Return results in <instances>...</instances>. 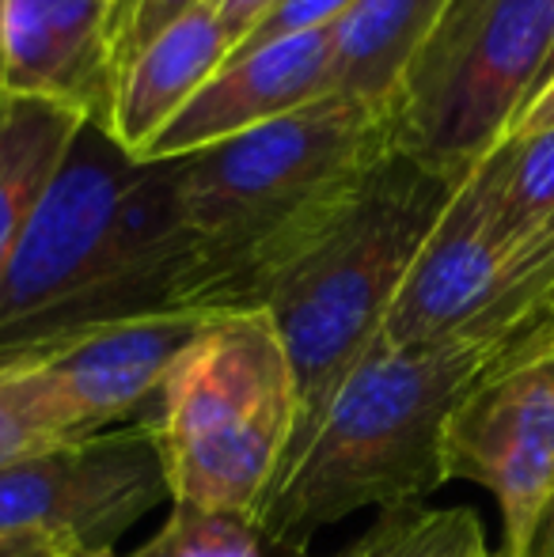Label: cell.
Here are the masks:
<instances>
[{
	"label": "cell",
	"instance_id": "obj_9",
	"mask_svg": "<svg viewBox=\"0 0 554 557\" xmlns=\"http://www.w3.org/2000/svg\"><path fill=\"white\" fill-rule=\"evenodd\" d=\"M213 319L206 311L134 315L58 337L12 360L42 375L73 436H91L152 418L171 368Z\"/></svg>",
	"mask_w": 554,
	"mask_h": 557
},
{
	"label": "cell",
	"instance_id": "obj_22",
	"mask_svg": "<svg viewBox=\"0 0 554 557\" xmlns=\"http://www.w3.org/2000/svg\"><path fill=\"white\" fill-rule=\"evenodd\" d=\"M354 4L357 0H278V4L259 20V27L236 46V53L259 50V46H270V42H278V38L327 30V27H334Z\"/></svg>",
	"mask_w": 554,
	"mask_h": 557
},
{
	"label": "cell",
	"instance_id": "obj_5",
	"mask_svg": "<svg viewBox=\"0 0 554 557\" xmlns=\"http://www.w3.org/2000/svg\"><path fill=\"white\" fill-rule=\"evenodd\" d=\"M171 505L259 516L296 433V387L267 311H224L178 357L156 413Z\"/></svg>",
	"mask_w": 554,
	"mask_h": 557
},
{
	"label": "cell",
	"instance_id": "obj_25",
	"mask_svg": "<svg viewBox=\"0 0 554 557\" xmlns=\"http://www.w3.org/2000/svg\"><path fill=\"white\" fill-rule=\"evenodd\" d=\"M65 554L76 550H69V546L42 535H0V557H65Z\"/></svg>",
	"mask_w": 554,
	"mask_h": 557
},
{
	"label": "cell",
	"instance_id": "obj_26",
	"mask_svg": "<svg viewBox=\"0 0 554 557\" xmlns=\"http://www.w3.org/2000/svg\"><path fill=\"white\" fill-rule=\"evenodd\" d=\"M532 557H554V512L547 516V523H543L540 539H535V550Z\"/></svg>",
	"mask_w": 554,
	"mask_h": 557
},
{
	"label": "cell",
	"instance_id": "obj_2",
	"mask_svg": "<svg viewBox=\"0 0 554 557\" xmlns=\"http://www.w3.org/2000/svg\"><path fill=\"white\" fill-rule=\"evenodd\" d=\"M509 345L497 337L377 342L334 391L311 441L281 467L259 523L308 550L311 539L361 508L421 505L448 482L444 433L452 413Z\"/></svg>",
	"mask_w": 554,
	"mask_h": 557
},
{
	"label": "cell",
	"instance_id": "obj_13",
	"mask_svg": "<svg viewBox=\"0 0 554 557\" xmlns=\"http://www.w3.org/2000/svg\"><path fill=\"white\" fill-rule=\"evenodd\" d=\"M229 58L232 35L224 30L217 4H201L171 23L122 69L111 137L134 160H145L152 140L175 122V114L206 88L209 76Z\"/></svg>",
	"mask_w": 554,
	"mask_h": 557
},
{
	"label": "cell",
	"instance_id": "obj_12",
	"mask_svg": "<svg viewBox=\"0 0 554 557\" xmlns=\"http://www.w3.org/2000/svg\"><path fill=\"white\" fill-rule=\"evenodd\" d=\"M334 27L232 53L152 140L145 160H183L331 96Z\"/></svg>",
	"mask_w": 554,
	"mask_h": 557
},
{
	"label": "cell",
	"instance_id": "obj_8",
	"mask_svg": "<svg viewBox=\"0 0 554 557\" xmlns=\"http://www.w3.org/2000/svg\"><path fill=\"white\" fill-rule=\"evenodd\" d=\"M171 500L168 467L148 421L61 441L0 470V535H42L69 550H111Z\"/></svg>",
	"mask_w": 554,
	"mask_h": 557
},
{
	"label": "cell",
	"instance_id": "obj_16",
	"mask_svg": "<svg viewBox=\"0 0 554 557\" xmlns=\"http://www.w3.org/2000/svg\"><path fill=\"white\" fill-rule=\"evenodd\" d=\"M471 171L487 194L497 235L517 255L554 216V129L505 137Z\"/></svg>",
	"mask_w": 554,
	"mask_h": 557
},
{
	"label": "cell",
	"instance_id": "obj_23",
	"mask_svg": "<svg viewBox=\"0 0 554 557\" xmlns=\"http://www.w3.org/2000/svg\"><path fill=\"white\" fill-rule=\"evenodd\" d=\"M274 4L278 0H217V12H221L224 30L232 35V53H236V46L259 27V20Z\"/></svg>",
	"mask_w": 554,
	"mask_h": 557
},
{
	"label": "cell",
	"instance_id": "obj_3",
	"mask_svg": "<svg viewBox=\"0 0 554 557\" xmlns=\"http://www.w3.org/2000/svg\"><path fill=\"white\" fill-rule=\"evenodd\" d=\"M459 183L395 148L267 288L259 311L285 345L296 387V433L285 462L300 455L342 380L380 342L421 243Z\"/></svg>",
	"mask_w": 554,
	"mask_h": 557
},
{
	"label": "cell",
	"instance_id": "obj_30",
	"mask_svg": "<svg viewBox=\"0 0 554 557\" xmlns=\"http://www.w3.org/2000/svg\"><path fill=\"white\" fill-rule=\"evenodd\" d=\"M103 4H111V8H114V4H119V0H103Z\"/></svg>",
	"mask_w": 554,
	"mask_h": 557
},
{
	"label": "cell",
	"instance_id": "obj_14",
	"mask_svg": "<svg viewBox=\"0 0 554 557\" xmlns=\"http://www.w3.org/2000/svg\"><path fill=\"white\" fill-rule=\"evenodd\" d=\"M448 0H357L334 23L331 96L392 114L410 61Z\"/></svg>",
	"mask_w": 554,
	"mask_h": 557
},
{
	"label": "cell",
	"instance_id": "obj_24",
	"mask_svg": "<svg viewBox=\"0 0 554 557\" xmlns=\"http://www.w3.org/2000/svg\"><path fill=\"white\" fill-rule=\"evenodd\" d=\"M543 129H554V81L517 114L509 137H528V133H543Z\"/></svg>",
	"mask_w": 554,
	"mask_h": 557
},
{
	"label": "cell",
	"instance_id": "obj_21",
	"mask_svg": "<svg viewBox=\"0 0 554 557\" xmlns=\"http://www.w3.org/2000/svg\"><path fill=\"white\" fill-rule=\"evenodd\" d=\"M201 4H217V0H119V4L111 8V35H114L119 76L148 42H156L171 23H178L183 15H190L194 8H201Z\"/></svg>",
	"mask_w": 554,
	"mask_h": 557
},
{
	"label": "cell",
	"instance_id": "obj_7",
	"mask_svg": "<svg viewBox=\"0 0 554 557\" xmlns=\"http://www.w3.org/2000/svg\"><path fill=\"white\" fill-rule=\"evenodd\" d=\"M444 474L494 493L505 557H532L554 512V323L525 334L459 403Z\"/></svg>",
	"mask_w": 554,
	"mask_h": 557
},
{
	"label": "cell",
	"instance_id": "obj_15",
	"mask_svg": "<svg viewBox=\"0 0 554 557\" xmlns=\"http://www.w3.org/2000/svg\"><path fill=\"white\" fill-rule=\"evenodd\" d=\"M81 129V117L46 103H15L0 125V277Z\"/></svg>",
	"mask_w": 554,
	"mask_h": 557
},
{
	"label": "cell",
	"instance_id": "obj_28",
	"mask_svg": "<svg viewBox=\"0 0 554 557\" xmlns=\"http://www.w3.org/2000/svg\"><path fill=\"white\" fill-rule=\"evenodd\" d=\"M12 107H15V99L8 96V88H4V53H0V125H4L8 114H12Z\"/></svg>",
	"mask_w": 554,
	"mask_h": 557
},
{
	"label": "cell",
	"instance_id": "obj_31",
	"mask_svg": "<svg viewBox=\"0 0 554 557\" xmlns=\"http://www.w3.org/2000/svg\"><path fill=\"white\" fill-rule=\"evenodd\" d=\"M342 557H354V550H346V554H342Z\"/></svg>",
	"mask_w": 554,
	"mask_h": 557
},
{
	"label": "cell",
	"instance_id": "obj_17",
	"mask_svg": "<svg viewBox=\"0 0 554 557\" xmlns=\"http://www.w3.org/2000/svg\"><path fill=\"white\" fill-rule=\"evenodd\" d=\"M134 557H311L281 543L247 512L175 505L160 531Z\"/></svg>",
	"mask_w": 554,
	"mask_h": 557
},
{
	"label": "cell",
	"instance_id": "obj_29",
	"mask_svg": "<svg viewBox=\"0 0 554 557\" xmlns=\"http://www.w3.org/2000/svg\"><path fill=\"white\" fill-rule=\"evenodd\" d=\"M65 557H119L114 550H81V554H65Z\"/></svg>",
	"mask_w": 554,
	"mask_h": 557
},
{
	"label": "cell",
	"instance_id": "obj_19",
	"mask_svg": "<svg viewBox=\"0 0 554 557\" xmlns=\"http://www.w3.org/2000/svg\"><path fill=\"white\" fill-rule=\"evenodd\" d=\"M61 441H76V436L42 375L20 360L0 364V470Z\"/></svg>",
	"mask_w": 554,
	"mask_h": 557
},
{
	"label": "cell",
	"instance_id": "obj_4",
	"mask_svg": "<svg viewBox=\"0 0 554 557\" xmlns=\"http://www.w3.org/2000/svg\"><path fill=\"white\" fill-rule=\"evenodd\" d=\"M140 160L84 125L38 198L0 277V360L156 311H178L175 281L126 255L114 232Z\"/></svg>",
	"mask_w": 554,
	"mask_h": 557
},
{
	"label": "cell",
	"instance_id": "obj_32",
	"mask_svg": "<svg viewBox=\"0 0 554 557\" xmlns=\"http://www.w3.org/2000/svg\"><path fill=\"white\" fill-rule=\"evenodd\" d=\"M551 323H554V315H551Z\"/></svg>",
	"mask_w": 554,
	"mask_h": 557
},
{
	"label": "cell",
	"instance_id": "obj_11",
	"mask_svg": "<svg viewBox=\"0 0 554 557\" xmlns=\"http://www.w3.org/2000/svg\"><path fill=\"white\" fill-rule=\"evenodd\" d=\"M4 88L15 103H46L111 133L119 99L111 4L0 0Z\"/></svg>",
	"mask_w": 554,
	"mask_h": 557
},
{
	"label": "cell",
	"instance_id": "obj_20",
	"mask_svg": "<svg viewBox=\"0 0 554 557\" xmlns=\"http://www.w3.org/2000/svg\"><path fill=\"white\" fill-rule=\"evenodd\" d=\"M554 315V216L513 255L505 334L525 337L547 326Z\"/></svg>",
	"mask_w": 554,
	"mask_h": 557
},
{
	"label": "cell",
	"instance_id": "obj_27",
	"mask_svg": "<svg viewBox=\"0 0 554 557\" xmlns=\"http://www.w3.org/2000/svg\"><path fill=\"white\" fill-rule=\"evenodd\" d=\"M554 81V38H551V50H547V61H543V69H540V81H535V88H532V96H528V103H532L535 96H540L543 88H547V84ZM525 103V107H528Z\"/></svg>",
	"mask_w": 554,
	"mask_h": 557
},
{
	"label": "cell",
	"instance_id": "obj_33",
	"mask_svg": "<svg viewBox=\"0 0 554 557\" xmlns=\"http://www.w3.org/2000/svg\"><path fill=\"white\" fill-rule=\"evenodd\" d=\"M487 557H490V554H487ZM502 557H505V554H502Z\"/></svg>",
	"mask_w": 554,
	"mask_h": 557
},
{
	"label": "cell",
	"instance_id": "obj_6",
	"mask_svg": "<svg viewBox=\"0 0 554 557\" xmlns=\"http://www.w3.org/2000/svg\"><path fill=\"white\" fill-rule=\"evenodd\" d=\"M551 38L554 0H448L395 96V148L467 178L509 137Z\"/></svg>",
	"mask_w": 554,
	"mask_h": 557
},
{
	"label": "cell",
	"instance_id": "obj_18",
	"mask_svg": "<svg viewBox=\"0 0 554 557\" xmlns=\"http://www.w3.org/2000/svg\"><path fill=\"white\" fill-rule=\"evenodd\" d=\"M354 557H487L482 523L471 508H387L357 539Z\"/></svg>",
	"mask_w": 554,
	"mask_h": 557
},
{
	"label": "cell",
	"instance_id": "obj_10",
	"mask_svg": "<svg viewBox=\"0 0 554 557\" xmlns=\"http://www.w3.org/2000/svg\"><path fill=\"white\" fill-rule=\"evenodd\" d=\"M513 250L502 243L475 171L456 186L441 221L421 243L415 265L395 296L380 342L433 345L448 337H497L505 334Z\"/></svg>",
	"mask_w": 554,
	"mask_h": 557
},
{
	"label": "cell",
	"instance_id": "obj_1",
	"mask_svg": "<svg viewBox=\"0 0 554 557\" xmlns=\"http://www.w3.org/2000/svg\"><path fill=\"white\" fill-rule=\"evenodd\" d=\"M395 152L392 114L323 99L178 160L190 239L178 308H262L267 288Z\"/></svg>",
	"mask_w": 554,
	"mask_h": 557
}]
</instances>
